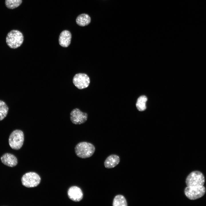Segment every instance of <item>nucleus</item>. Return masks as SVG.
Returning a JSON list of instances; mask_svg holds the SVG:
<instances>
[{"instance_id":"9","label":"nucleus","mask_w":206,"mask_h":206,"mask_svg":"<svg viewBox=\"0 0 206 206\" xmlns=\"http://www.w3.org/2000/svg\"><path fill=\"white\" fill-rule=\"evenodd\" d=\"M68 195L70 199L75 202H78L82 200L83 195L81 189L76 186L70 188L68 191Z\"/></svg>"},{"instance_id":"11","label":"nucleus","mask_w":206,"mask_h":206,"mask_svg":"<svg viewBox=\"0 0 206 206\" xmlns=\"http://www.w3.org/2000/svg\"><path fill=\"white\" fill-rule=\"evenodd\" d=\"M2 162L7 166L12 167L17 164V160L13 154L6 153L4 154L1 158Z\"/></svg>"},{"instance_id":"2","label":"nucleus","mask_w":206,"mask_h":206,"mask_svg":"<svg viewBox=\"0 0 206 206\" xmlns=\"http://www.w3.org/2000/svg\"><path fill=\"white\" fill-rule=\"evenodd\" d=\"M7 45L11 48L15 49L20 47L23 41L22 33L17 30L11 31L7 34L6 39Z\"/></svg>"},{"instance_id":"7","label":"nucleus","mask_w":206,"mask_h":206,"mask_svg":"<svg viewBox=\"0 0 206 206\" xmlns=\"http://www.w3.org/2000/svg\"><path fill=\"white\" fill-rule=\"evenodd\" d=\"M70 118L73 124H80L84 123L87 120L88 114L86 112H82L78 108H76L71 112Z\"/></svg>"},{"instance_id":"10","label":"nucleus","mask_w":206,"mask_h":206,"mask_svg":"<svg viewBox=\"0 0 206 206\" xmlns=\"http://www.w3.org/2000/svg\"><path fill=\"white\" fill-rule=\"evenodd\" d=\"M71 38V34L70 31L67 30L63 31L59 37L60 45L62 47H67L70 43Z\"/></svg>"},{"instance_id":"6","label":"nucleus","mask_w":206,"mask_h":206,"mask_svg":"<svg viewBox=\"0 0 206 206\" xmlns=\"http://www.w3.org/2000/svg\"><path fill=\"white\" fill-rule=\"evenodd\" d=\"M186 183L187 186H203L205 183L204 177L201 172L194 171L188 176Z\"/></svg>"},{"instance_id":"1","label":"nucleus","mask_w":206,"mask_h":206,"mask_svg":"<svg viewBox=\"0 0 206 206\" xmlns=\"http://www.w3.org/2000/svg\"><path fill=\"white\" fill-rule=\"evenodd\" d=\"M75 152L78 157L86 159L91 157L95 150L94 146L91 143L86 142L78 143L75 148Z\"/></svg>"},{"instance_id":"17","label":"nucleus","mask_w":206,"mask_h":206,"mask_svg":"<svg viewBox=\"0 0 206 206\" xmlns=\"http://www.w3.org/2000/svg\"><path fill=\"white\" fill-rule=\"evenodd\" d=\"M22 3V0H5V4L8 8L13 9L19 7Z\"/></svg>"},{"instance_id":"5","label":"nucleus","mask_w":206,"mask_h":206,"mask_svg":"<svg viewBox=\"0 0 206 206\" xmlns=\"http://www.w3.org/2000/svg\"><path fill=\"white\" fill-rule=\"evenodd\" d=\"M206 191L203 186H187L184 190L185 195L189 199L195 200L203 196Z\"/></svg>"},{"instance_id":"15","label":"nucleus","mask_w":206,"mask_h":206,"mask_svg":"<svg viewBox=\"0 0 206 206\" xmlns=\"http://www.w3.org/2000/svg\"><path fill=\"white\" fill-rule=\"evenodd\" d=\"M147 100V98L144 95L141 96L138 98L136 103V106L138 110L142 111L146 109V102Z\"/></svg>"},{"instance_id":"14","label":"nucleus","mask_w":206,"mask_h":206,"mask_svg":"<svg viewBox=\"0 0 206 206\" xmlns=\"http://www.w3.org/2000/svg\"><path fill=\"white\" fill-rule=\"evenodd\" d=\"M112 205L113 206H127V203L126 199L123 195H118L114 198Z\"/></svg>"},{"instance_id":"8","label":"nucleus","mask_w":206,"mask_h":206,"mask_svg":"<svg viewBox=\"0 0 206 206\" xmlns=\"http://www.w3.org/2000/svg\"><path fill=\"white\" fill-rule=\"evenodd\" d=\"M73 82L74 85L78 89H82L87 87L90 83L88 76L83 73H79L74 76Z\"/></svg>"},{"instance_id":"3","label":"nucleus","mask_w":206,"mask_h":206,"mask_svg":"<svg viewBox=\"0 0 206 206\" xmlns=\"http://www.w3.org/2000/svg\"><path fill=\"white\" fill-rule=\"evenodd\" d=\"M24 141L23 132L19 130L13 131L10 134L9 139V142L11 147L18 150L22 146Z\"/></svg>"},{"instance_id":"13","label":"nucleus","mask_w":206,"mask_h":206,"mask_svg":"<svg viewBox=\"0 0 206 206\" xmlns=\"http://www.w3.org/2000/svg\"><path fill=\"white\" fill-rule=\"evenodd\" d=\"M91 21L90 16L86 14L83 13L79 15L76 18V22L77 24L81 26H84L88 25Z\"/></svg>"},{"instance_id":"12","label":"nucleus","mask_w":206,"mask_h":206,"mask_svg":"<svg viewBox=\"0 0 206 206\" xmlns=\"http://www.w3.org/2000/svg\"><path fill=\"white\" fill-rule=\"evenodd\" d=\"M119 157L116 154H111L108 157L104 162L105 167L108 169L113 168L119 163Z\"/></svg>"},{"instance_id":"16","label":"nucleus","mask_w":206,"mask_h":206,"mask_svg":"<svg viewBox=\"0 0 206 206\" xmlns=\"http://www.w3.org/2000/svg\"><path fill=\"white\" fill-rule=\"evenodd\" d=\"M9 108L6 103L0 100V121L2 120L7 116Z\"/></svg>"},{"instance_id":"4","label":"nucleus","mask_w":206,"mask_h":206,"mask_svg":"<svg viewBox=\"0 0 206 206\" xmlns=\"http://www.w3.org/2000/svg\"><path fill=\"white\" fill-rule=\"evenodd\" d=\"M23 185L28 188L36 187L40 183L41 178L36 173L29 172L25 174L21 179Z\"/></svg>"}]
</instances>
